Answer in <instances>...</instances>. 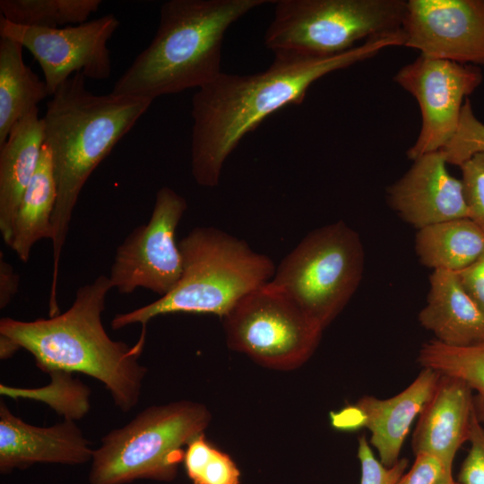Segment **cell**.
Returning <instances> with one entry per match:
<instances>
[{
    "label": "cell",
    "mask_w": 484,
    "mask_h": 484,
    "mask_svg": "<svg viewBox=\"0 0 484 484\" xmlns=\"http://www.w3.org/2000/svg\"><path fill=\"white\" fill-rule=\"evenodd\" d=\"M413 465L395 484H439L453 476L452 471L436 456L427 453L415 454Z\"/></svg>",
    "instance_id": "obj_31"
},
{
    "label": "cell",
    "mask_w": 484,
    "mask_h": 484,
    "mask_svg": "<svg viewBox=\"0 0 484 484\" xmlns=\"http://www.w3.org/2000/svg\"><path fill=\"white\" fill-rule=\"evenodd\" d=\"M49 385L43 388L24 389L0 385V393L13 398L39 400L50 405L65 419L76 420L82 418L90 410V388L72 374L52 372Z\"/></svg>",
    "instance_id": "obj_25"
},
{
    "label": "cell",
    "mask_w": 484,
    "mask_h": 484,
    "mask_svg": "<svg viewBox=\"0 0 484 484\" xmlns=\"http://www.w3.org/2000/svg\"><path fill=\"white\" fill-rule=\"evenodd\" d=\"M364 266L359 235L339 220L309 232L283 258L270 282L324 329L356 292Z\"/></svg>",
    "instance_id": "obj_8"
},
{
    "label": "cell",
    "mask_w": 484,
    "mask_h": 484,
    "mask_svg": "<svg viewBox=\"0 0 484 484\" xmlns=\"http://www.w3.org/2000/svg\"><path fill=\"white\" fill-rule=\"evenodd\" d=\"M402 30L372 38L339 55L307 57L274 55L271 65L253 74L221 73L192 98L191 172L196 184L219 185L223 164L242 138L268 116L300 104L321 77L404 45Z\"/></svg>",
    "instance_id": "obj_1"
},
{
    "label": "cell",
    "mask_w": 484,
    "mask_h": 484,
    "mask_svg": "<svg viewBox=\"0 0 484 484\" xmlns=\"http://www.w3.org/2000/svg\"><path fill=\"white\" fill-rule=\"evenodd\" d=\"M183 463L194 484L240 483V471L236 462L211 444L203 433L188 443Z\"/></svg>",
    "instance_id": "obj_26"
},
{
    "label": "cell",
    "mask_w": 484,
    "mask_h": 484,
    "mask_svg": "<svg viewBox=\"0 0 484 484\" xmlns=\"http://www.w3.org/2000/svg\"><path fill=\"white\" fill-rule=\"evenodd\" d=\"M211 419L203 404L186 400L145 408L101 438L93 451L89 483L172 481L183 462L184 447L204 432Z\"/></svg>",
    "instance_id": "obj_6"
},
{
    "label": "cell",
    "mask_w": 484,
    "mask_h": 484,
    "mask_svg": "<svg viewBox=\"0 0 484 484\" xmlns=\"http://www.w3.org/2000/svg\"><path fill=\"white\" fill-rule=\"evenodd\" d=\"M418 362L440 375L462 380L471 389L474 411L484 424V341L471 346L453 347L432 340L422 345Z\"/></svg>",
    "instance_id": "obj_23"
},
{
    "label": "cell",
    "mask_w": 484,
    "mask_h": 484,
    "mask_svg": "<svg viewBox=\"0 0 484 484\" xmlns=\"http://www.w3.org/2000/svg\"><path fill=\"white\" fill-rule=\"evenodd\" d=\"M228 346L277 370L303 365L323 327L270 281L243 297L223 317Z\"/></svg>",
    "instance_id": "obj_9"
},
{
    "label": "cell",
    "mask_w": 484,
    "mask_h": 484,
    "mask_svg": "<svg viewBox=\"0 0 484 484\" xmlns=\"http://www.w3.org/2000/svg\"><path fill=\"white\" fill-rule=\"evenodd\" d=\"M473 412V393L468 385L440 375L419 415L411 441L414 454L435 455L452 471L457 451L468 441Z\"/></svg>",
    "instance_id": "obj_17"
},
{
    "label": "cell",
    "mask_w": 484,
    "mask_h": 484,
    "mask_svg": "<svg viewBox=\"0 0 484 484\" xmlns=\"http://www.w3.org/2000/svg\"><path fill=\"white\" fill-rule=\"evenodd\" d=\"M404 0H277L264 44L274 55L327 57L402 29Z\"/></svg>",
    "instance_id": "obj_7"
},
{
    "label": "cell",
    "mask_w": 484,
    "mask_h": 484,
    "mask_svg": "<svg viewBox=\"0 0 484 484\" xmlns=\"http://www.w3.org/2000/svg\"><path fill=\"white\" fill-rule=\"evenodd\" d=\"M469 218L484 230V153H477L459 166Z\"/></svg>",
    "instance_id": "obj_28"
},
{
    "label": "cell",
    "mask_w": 484,
    "mask_h": 484,
    "mask_svg": "<svg viewBox=\"0 0 484 484\" xmlns=\"http://www.w3.org/2000/svg\"><path fill=\"white\" fill-rule=\"evenodd\" d=\"M85 78L76 73L59 86L42 117L44 144L50 151L57 192L52 217L51 307L58 306L59 265L80 193L94 169L152 102L112 92L93 94L86 89Z\"/></svg>",
    "instance_id": "obj_3"
},
{
    "label": "cell",
    "mask_w": 484,
    "mask_h": 484,
    "mask_svg": "<svg viewBox=\"0 0 484 484\" xmlns=\"http://www.w3.org/2000/svg\"><path fill=\"white\" fill-rule=\"evenodd\" d=\"M112 289L108 276L99 275L81 286L64 313L33 321L0 320V357L18 350L30 352L46 373H82L99 380L124 412L139 402L147 368L139 362L146 336L134 346L113 341L101 321Z\"/></svg>",
    "instance_id": "obj_2"
},
{
    "label": "cell",
    "mask_w": 484,
    "mask_h": 484,
    "mask_svg": "<svg viewBox=\"0 0 484 484\" xmlns=\"http://www.w3.org/2000/svg\"><path fill=\"white\" fill-rule=\"evenodd\" d=\"M441 151L447 164L456 166L477 153H484V124L475 116L468 99L462 108L455 134Z\"/></svg>",
    "instance_id": "obj_27"
},
{
    "label": "cell",
    "mask_w": 484,
    "mask_h": 484,
    "mask_svg": "<svg viewBox=\"0 0 484 484\" xmlns=\"http://www.w3.org/2000/svg\"><path fill=\"white\" fill-rule=\"evenodd\" d=\"M390 207L418 230L436 223L469 218L461 179L452 176L441 151L413 160L387 190Z\"/></svg>",
    "instance_id": "obj_15"
},
{
    "label": "cell",
    "mask_w": 484,
    "mask_h": 484,
    "mask_svg": "<svg viewBox=\"0 0 484 484\" xmlns=\"http://www.w3.org/2000/svg\"><path fill=\"white\" fill-rule=\"evenodd\" d=\"M73 420L36 427L0 402V472L24 470L35 463L79 465L92 459L93 449Z\"/></svg>",
    "instance_id": "obj_16"
},
{
    "label": "cell",
    "mask_w": 484,
    "mask_h": 484,
    "mask_svg": "<svg viewBox=\"0 0 484 484\" xmlns=\"http://www.w3.org/2000/svg\"><path fill=\"white\" fill-rule=\"evenodd\" d=\"M439 376L423 368L409 386L391 398L367 395L355 404L331 412V424L338 430H369L370 443L377 450L381 463L392 467L400 460L411 426L429 399Z\"/></svg>",
    "instance_id": "obj_14"
},
{
    "label": "cell",
    "mask_w": 484,
    "mask_h": 484,
    "mask_svg": "<svg viewBox=\"0 0 484 484\" xmlns=\"http://www.w3.org/2000/svg\"><path fill=\"white\" fill-rule=\"evenodd\" d=\"M43 145L44 127L38 108L19 120L0 145V231L8 246L16 211L38 168Z\"/></svg>",
    "instance_id": "obj_19"
},
{
    "label": "cell",
    "mask_w": 484,
    "mask_h": 484,
    "mask_svg": "<svg viewBox=\"0 0 484 484\" xmlns=\"http://www.w3.org/2000/svg\"><path fill=\"white\" fill-rule=\"evenodd\" d=\"M470 449L463 460L457 482L459 484H484V424L472 415L468 438Z\"/></svg>",
    "instance_id": "obj_30"
},
{
    "label": "cell",
    "mask_w": 484,
    "mask_h": 484,
    "mask_svg": "<svg viewBox=\"0 0 484 484\" xmlns=\"http://www.w3.org/2000/svg\"><path fill=\"white\" fill-rule=\"evenodd\" d=\"M183 270L175 288L157 300L114 316L112 329L168 314H210L223 317L246 294L275 272L270 257L214 227H196L178 242Z\"/></svg>",
    "instance_id": "obj_5"
},
{
    "label": "cell",
    "mask_w": 484,
    "mask_h": 484,
    "mask_svg": "<svg viewBox=\"0 0 484 484\" xmlns=\"http://www.w3.org/2000/svg\"><path fill=\"white\" fill-rule=\"evenodd\" d=\"M22 48L0 39V145L13 126L49 96L45 82L25 65Z\"/></svg>",
    "instance_id": "obj_22"
},
{
    "label": "cell",
    "mask_w": 484,
    "mask_h": 484,
    "mask_svg": "<svg viewBox=\"0 0 484 484\" xmlns=\"http://www.w3.org/2000/svg\"><path fill=\"white\" fill-rule=\"evenodd\" d=\"M275 0H169L160 9L149 46L116 82L112 93L151 99L200 89L220 70L227 30L253 9Z\"/></svg>",
    "instance_id": "obj_4"
},
{
    "label": "cell",
    "mask_w": 484,
    "mask_h": 484,
    "mask_svg": "<svg viewBox=\"0 0 484 484\" xmlns=\"http://www.w3.org/2000/svg\"><path fill=\"white\" fill-rule=\"evenodd\" d=\"M358 457L361 467L360 484H395L409 463L402 458L392 467H385L375 457L364 436L359 438Z\"/></svg>",
    "instance_id": "obj_29"
},
{
    "label": "cell",
    "mask_w": 484,
    "mask_h": 484,
    "mask_svg": "<svg viewBox=\"0 0 484 484\" xmlns=\"http://www.w3.org/2000/svg\"><path fill=\"white\" fill-rule=\"evenodd\" d=\"M457 273L464 287L484 311V256Z\"/></svg>",
    "instance_id": "obj_32"
},
{
    "label": "cell",
    "mask_w": 484,
    "mask_h": 484,
    "mask_svg": "<svg viewBox=\"0 0 484 484\" xmlns=\"http://www.w3.org/2000/svg\"><path fill=\"white\" fill-rule=\"evenodd\" d=\"M56 197L50 151L44 144L38 168L24 190L13 220L9 247L22 262H28L38 241L52 239V217Z\"/></svg>",
    "instance_id": "obj_21"
},
{
    "label": "cell",
    "mask_w": 484,
    "mask_h": 484,
    "mask_svg": "<svg viewBox=\"0 0 484 484\" xmlns=\"http://www.w3.org/2000/svg\"><path fill=\"white\" fill-rule=\"evenodd\" d=\"M402 30L422 56L484 65V0H409Z\"/></svg>",
    "instance_id": "obj_13"
},
{
    "label": "cell",
    "mask_w": 484,
    "mask_h": 484,
    "mask_svg": "<svg viewBox=\"0 0 484 484\" xmlns=\"http://www.w3.org/2000/svg\"><path fill=\"white\" fill-rule=\"evenodd\" d=\"M415 252L433 271L460 272L484 256V230L470 218L430 225L418 230Z\"/></svg>",
    "instance_id": "obj_20"
},
{
    "label": "cell",
    "mask_w": 484,
    "mask_h": 484,
    "mask_svg": "<svg viewBox=\"0 0 484 484\" xmlns=\"http://www.w3.org/2000/svg\"><path fill=\"white\" fill-rule=\"evenodd\" d=\"M393 81L418 101L421 126L407 151L414 160L441 151L455 134L465 99L482 82L479 66L419 55L400 68Z\"/></svg>",
    "instance_id": "obj_12"
},
{
    "label": "cell",
    "mask_w": 484,
    "mask_h": 484,
    "mask_svg": "<svg viewBox=\"0 0 484 484\" xmlns=\"http://www.w3.org/2000/svg\"><path fill=\"white\" fill-rule=\"evenodd\" d=\"M419 322L434 333L435 340L448 346L465 347L484 341V311L454 272H432Z\"/></svg>",
    "instance_id": "obj_18"
},
{
    "label": "cell",
    "mask_w": 484,
    "mask_h": 484,
    "mask_svg": "<svg viewBox=\"0 0 484 484\" xmlns=\"http://www.w3.org/2000/svg\"><path fill=\"white\" fill-rule=\"evenodd\" d=\"M439 484H459L456 480H454L453 476L445 478L441 483Z\"/></svg>",
    "instance_id": "obj_34"
},
{
    "label": "cell",
    "mask_w": 484,
    "mask_h": 484,
    "mask_svg": "<svg viewBox=\"0 0 484 484\" xmlns=\"http://www.w3.org/2000/svg\"><path fill=\"white\" fill-rule=\"evenodd\" d=\"M107 14L75 26L38 28L0 18V36L25 48L40 65L49 96L76 73L94 80L109 77L112 70L108 42L119 27Z\"/></svg>",
    "instance_id": "obj_11"
},
{
    "label": "cell",
    "mask_w": 484,
    "mask_h": 484,
    "mask_svg": "<svg viewBox=\"0 0 484 484\" xmlns=\"http://www.w3.org/2000/svg\"><path fill=\"white\" fill-rule=\"evenodd\" d=\"M186 209V200L172 188L157 191L148 222L117 248L108 276L112 289L129 294L143 288L162 297L175 288L183 270L176 230Z\"/></svg>",
    "instance_id": "obj_10"
},
{
    "label": "cell",
    "mask_w": 484,
    "mask_h": 484,
    "mask_svg": "<svg viewBox=\"0 0 484 484\" xmlns=\"http://www.w3.org/2000/svg\"><path fill=\"white\" fill-rule=\"evenodd\" d=\"M19 275L15 273L13 266L0 256V307L1 309L13 298L19 288Z\"/></svg>",
    "instance_id": "obj_33"
},
{
    "label": "cell",
    "mask_w": 484,
    "mask_h": 484,
    "mask_svg": "<svg viewBox=\"0 0 484 484\" xmlns=\"http://www.w3.org/2000/svg\"><path fill=\"white\" fill-rule=\"evenodd\" d=\"M100 0H1V17L19 25L61 28L87 22Z\"/></svg>",
    "instance_id": "obj_24"
}]
</instances>
